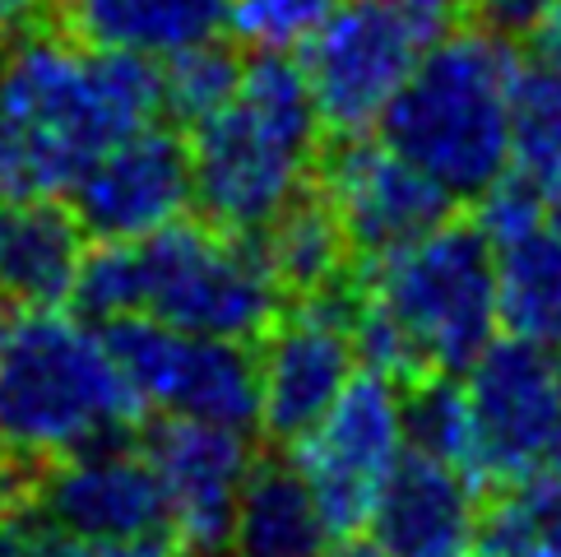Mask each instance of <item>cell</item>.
<instances>
[{
    "label": "cell",
    "mask_w": 561,
    "mask_h": 557,
    "mask_svg": "<svg viewBox=\"0 0 561 557\" xmlns=\"http://www.w3.org/2000/svg\"><path fill=\"white\" fill-rule=\"evenodd\" d=\"M163 116V66L61 24L0 43V195H66L103 149Z\"/></svg>",
    "instance_id": "cell-1"
},
{
    "label": "cell",
    "mask_w": 561,
    "mask_h": 557,
    "mask_svg": "<svg viewBox=\"0 0 561 557\" xmlns=\"http://www.w3.org/2000/svg\"><path fill=\"white\" fill-rule=\"evenodd\" d=\"M70 303L84 321L149 316L214 340H260L284 311L255 237L224 232L205 218H172L145 237L103 242L79 261Z\"/></svg>",
    "instance_id": "cell-2"
},
{
    "label": "cell",
    "mask_w": 561,
    "mask_h": 557,
    "mask_svg": "<svg viewBox=\"0 0 561 557\" xmlns=\"http://www.w3.org/2000/svg\"><path fill=\"white\" fill-rule=\"evenodd\" d=\"M496 330L492 242L478 224L440 218L423 237L376 255L357 284V357L394 382L459 376Z\"/></svg>",
    "instance_id": "cell-3"
},
{
    "label": "cell",
    "mask_w": 561,
    "mask_h": 557,
    "mask_svg": "<svg viewBox=\"0 0 561 557\" xmlns=\"http://www.w3.org/2000/svg\"><path fill=\"white\" fill-rule=\"evenodd\" d=\"M139 428L145 405L89 321L43 307L0 334V465L37 474Z\"/></svg>",
    "instance_id": "cell-4"
},
{
    "label": "cell",
    "mask_w": 561,
    "mask_h": 557,
    "mask_svg": "<svg viewBox=\"0 0 561 557\" xmlns=\"http://www.w3.org/2000/svg\"><path fill=\"white\" fill-rule=\"evenodd\" d=\"M515 66L506 37L450 29L390 98L380 139L450 201H478L515 168Z\"/></svg>",
    "instance_id": "cell-5"
},
{
    "label": "cell",
    "mask_w": 561,
    "mask_h": 557,
    "mask_svg": "<svg viewBox=\"0 0 561 557\" xmlns=\"http://www.w3.org/2000/svg\"><path fill=\"white\" fill-rule=\"evenodd\" d=\"M191 201L224 232H260L311 186L320 116L288 52L247 56L237 93L191 126Z\"/></svg>",
    "instance_id": "cell-6"
},
{
    "label": "cell",
    "mask_w": 561,
    "mask_h": 557,
    "mask_svg": "<svg viewBox=\"0 0 561 557\" xmlns=\"http://www.w3.org/2000/svg\"><path fill=\"white\" fill-rule=\"evenodd\" d=\"M98 334L145 409L232 432L260 428V372L251 344L172 330L149 316H112L98 321Z\"/></svg>",
    "instance_id": "cell-7"
},
{
    "label": "cell",
    "mask_w": 561,
    "mask_h": 557,
    "mask_svg": "<svg viewBox=\"0 0 561 557\" xmlns=\"http://www.w3.org/2000/svg\"><path fill=\"white\" fill-rule=\"evenodd\" d=\"M409 451L404 390L386 372H353L334 405L293 442V465L334 539L367 530L380 488Z\"/></svg>",
    "instance_id": "cell-8"
},
{
    "label": "cell",
    "mask_w": 561,
    "mask_h": 557,
    "mask_svg": "<svg viewBox=\"0 0 561 557\" xmlns=\"http://www.w3.org/2000/svg\"><path fill=\"white\" fill-rule=\"evenodd\" d=\"M427 47L404 0H339L297 61L320 130L367 135Z\"/></svg>",
    "instance_id": "cell-9"
},
{
    "label": "cell",
    "mask_w": 561,
    "mask_h": 557,
    "mask_svg": "<svg viewBox=\"0 0 561 557\" xmlns=\"http://www.w3.org/2000/svg\"><path fill=\"white\" fill-rule=\"evenodd\" d=\"M353 307L357 284L344 278L325 293L297 297V307L278 311L274 326L260 334L265 340V349L255 353L260 428L270 442L293 446L334 405V395L363 363L353 340Z\"/></svg>",
    "instance_id": "cell-10"
},
{
    "label": "cell",
    "mask_w": 561,
    "mask_h": 557,
    "mask_svg": "<svg viewBox=\"0 0 561 557\" xmlns=\"http://www.w3.org/2000/svg\"><path fill=\"white\" fill-rule=\"evenodd\" d=\"M465 376V405L473 428V474L515 484L552 465L557 436V353L529 340H492Z\"/></svg>",
    "instance_id": "cell-11"
},
{
    "label": "cell",
    "mask_w": 561,
    "mask_h": 557,
    "mask_svg": "<svg viewBox=\"0 0 561 557\" xmlns=\"http://www.w3.org/2000/svg\"><path fill=\"white\" fill-rule=\"evenodd\" d=\"M33 525L103 539H176L163 484L139 436L75 451L43 465L24 488Z\"/></svg>",
    "instance_id": "cell-12"
},
{
    "label": "cell",
    "mask_w": 561,
    "mask_h": 557,
    "mask_svg": "<svg viewBox=\"0 0 561 557\" xmlns=\"http://www.w3.org/2000/svg\"><path fill=\"white\" fill-rule=\"evenodd\" d=\"M66 205L84 237L126 242L182 218L191 205V145L172 122H153L103 149L70 182Z\"/></svg>",
    "instance_id": "cell-13"
},
{
    "label": "cell",
    "mask_w": 561,
    "mask_h": 557,
    "mask_svg": "<svg viewBox=\"0 0 561 557\" xmlns=\"http://www.w3.org/2000/svg\"><path fill=\"white\" fill-rule=\"evenodd\" d=\"M316 172L325 182V205L348 237V251L367 261L450 218V195L409 158H399L386 139L344 135V145L316 163Z\"/></svg>",
    "instance_id": "cell-14"
},
{
    "label": "cell",
    "mask_w": 561,
    "mask_h": 557,
    "mask_svg": "<svg viewBox=\"0 0 561 557\" xmlns=\"http://www.w3.org/2000/svg\"><path fill=\"white\" fill-rule=\"evenodd\" d=\"M247 436L251 432L168 413L139 428V442H145V455L153 461V474L168 497L176 544L191 557H214L228 544L237 492H242V479L255 461Z\"/></svg>",
    "instance_id": "cell-15"
},
{
    "label": "cell",
    "mask_w": 561,
    "mask_h": 557,
    "mask_svg": "<svg viewBox=\"0 0 561 557\" xmlns=\"http://www.w3.org/2000/svg\"><path fill=\"white\" fill-rule=\"evenodd\" d=\"M386 557H473L483 530V484L469 469L404 451L367 515Z\"/></svg>",
    "instance_id": "cell-16"
},
{
    "label": "cell",
    "mask_w": 561,
    "mask_h": 557,
    "mask_svg": "<svg viewBox=\"0 0 561 557\" xmlns=\"http://www.w3.org/2000/svg\"><path fill=\"white\" fill-rule=\"evenodd\" d=\"M84 261V228L61 195H0V293L10 303L43 311L75 293Z\"/></svg>",
    "instance_id": "cell-17"
},
{
    "label": "cell",
    "mask_w": 561,
    "mask_h": 557,
    "mask_svg": "<svg viewBox=\"0 0 561 557\" xmlns=\"http://www.w3.org/2000/svg\"><path fill=\"white\" fill-rule=\"evenodd\" d=\"M330 525L320 515L307 479L284 455L251 461L228 525V557H320L330 548Z\"/></svg>",
    "instance_id": "cell-18"
},
{
    "label": "cell",
    "mask_w": 561,
    "mask_h": 557,
    "mask_svg": "<svg viewBox=\"0 0 561 557\" xmlns=\"http://www.w3.org/2000/svg\"><path fill=\"white\" fill-rule=\"evenodd\" d=\"M232 0H61L56 24L89 47H122L163 61L224 37Z\"/></svg>",
    "instance_id": "cell-19"
},
{
    "label": "cell",
    "mask_w": 561,
    "mask_h": 557,
    "mask_svg": "<svg viewBox=\"0 0 561 557\" xmlns=\"http://www.w3.org/2000/svg\"><path fill=\"white\" fill-rule=\"evenodd\" d=\"M496 321L515 340L561 353V232L543 218L492 237Z\"/></svg>",
    "instance_id": "cell-20"
},
{
    "label": "cell",
    "mask_w": 561,
    "mask_h": 557,
    "mask_svg": "<svg viewBox=\"0 0 561 557\" xmlns=\"http://www.w3.org/2000/svg\"><path fill=\"white\" fill-rule=\"evenodd\" d=\"M255 237L260 255L274 274L278 293L293 297H311L325 293L348 278V237L339 228L334 209L325 205V195H297L288 209H278L274 218Z\"/></svg>",
    "instance_id": "cell-21"
},
{
    "label": "cell",
    "mask_w": 561,
    "mask_h": 557,
    "mask_svg": "<svg viewBox=\"0 0 561 557\" xmlns=\"http://www.w3.org/2000/svg\"><path fill=\"white\" fill-rule=\"evenodd\" d=\"M473 557H561V469L506 484V492L483 507Z\"/></svg>",
    "instance_id": "cell-22"
},
{
    "label": "cell",
    "mask_w": 561,
    "mask_h": 557,
    "mask_svg": "<svg viewBox=\"0 0 561 557\" xmlns=\"http://www.w3.org/2000/svg\"><path fill=\"white\" fill-rule=\"evenodd\" d=\"M515 168L538 191L561 182V47L515 66Z\"/></svg>",
    "instance_id": "cell-23"
},
{
    "label": "cell",
    "mask_w": 561,
    "mask_h": 557,
    "mask_svg": "<svg viewBox=\"0 0 561 557\" xmlns=\"http://www.w3.org/2000/svg\"><path fill=\"white\" fill-rule=\"evenodd\" d=\"M247 52L224 37L195 43L186 52L163 56V116L176 130L199 126L209 112H218L237 93Z\"/></svg>",
    "instance_id": "cell-24"
},
{
    "label": "cell",
    "mask_w": 561,
    "mask_h": 557,
    "mask_svg": "<svg viewBox=\"0 0 561 557\" xmlns=\"http://www.w3.org/2000/svg\"><path fill=\"white\" fill-rule=\"evenodd\" d=\"M404 432H409V451H423L432 461H446L473 474V428L459 376H423V382H413V390L404 395Z\"/></svg>",
    "instance_id": "cell-25"
},
{
    "label": "cell",
    "mask_w": 561,
    "mask_h": 557,
    "mask_svg": "<svg viewBox=\"0 0 561 557\" xmlns=\"http://www.w3.org/2000/svg\"><path fill=\"white\" fill-rule=\"evenodd\" d=\"M339 0H232L228 29L251 52H297Z\"/></svg>",
    "instance_id": "cell-26"
},
{
    "label": "cell",
    "mask_w": 561,
    "mask_h": 557,
    "mask_svg": "<svg viewBox=\"0 0 561 557\" xmlns=\"http://www.w3.org/2000/svg\"><path fill=\"white\" fill-rule=\"evenodd\" d=\"M176 539H103V534H70L33 525V557H176Z\"/></svg>",
    "instance_id": "cell-27"
},
{
    "label": "cell",
    "mask_w": 561,
    "mask_h": 557,
    "mask_svg": "<svg viewBox=\"0 0 561 557\" xmlns=\"http://www.w3.org/2000/svg\"><path fill=\"white\" fill-rule=\"evenodd\" d=\"M469 10L488 33L506 37V43L543 33L548 24V0H469Z\"/></svg>",
    "instance_id": "cell-28"
},
{
    "label": "cell",
    "mask_w": 561,
    "mask_h": 557,
    "mask_svg": "<svg viewBox=\"0 0 561 557\" xmlns=\"http://www.w3.org/2000/svg\"><path fill=\"white\" fill-rule=\"evenodd\" d=\"M0 557H33V521L24 497H0Z\"/></svg>",
    "instance_id": "cell-29"
},
{
    "label": "cell",
    "mask_w": 561,
    "mask_h": 557,
    "mask_svg": "<svg viewBox=\"0 0 561 557\" xmlns=\"http://www.w3.org/2000/svg\"><path fill=\"white\" fill-rule=\"evenodd\" d=\"M56 5L61 0H0V43L37 24H56Z\"/></svg>",
    "instance_id": "cell-30"
},
{
    "label": "cell",
    "mask_w": 561,
    "mask_h": 557,
    "mask_svg": "<svg viewBox=\"0 0 561 557\" xmlns=\"http://www.w3.org/2000/svg\"><path fill=\"white\" fill-rule=\"evenodd\" d=\"M320 557H386V553H380L371 539L363 544V539H353V534H344V539H339V544L330 539V548L320 553Z\"/></svg>",
    "instance_id": "cell-31"
},
{
    "label": "cell",
    "mask_w": 561,
    "mask_h": 557,
    "mask_svg": "<svg viewBox=\"0 0 561 557\" xmlns=\"http://www.w3.org/2000/svg\"><path fill=\"white\" fill-rule=\"evenodd\" d=\"M543 37L552 47H561V0H548V24H543Z\"/></svg>",
    "instance_id": "cell-32"
},
{
    "label": "cell",
    "mask_w": 561,
    "mask_h": 557,
    "mask_svg": "<svg viewBox=\"0 0 561 557\" xmlns=\"http://www.w3.org/2000/svg\"><path fill=\"white\" fill-rule=\"evenodd\" d=\"M552 461L561 465V357H557V436H552Z\"/></svg>",
    "instance_id": "cell-33"
},
{
    "label": "cell",
    "mask_w": 561,
    "mask_h": 557,
    "mask_svg": "<svg viewBox=\"0 0 561 557\" xmlns=\"http://www.w3.org/2000/svg\"><path fill=\"white\" fill-rule=\"evenodd\" d=\"M5 330H10V297L0 293V334H5Z\"/></svg>",
    "instance_id": "cell-34"
},
{
    "label": "cell",
    "mask_w": 561,
    "mask_h": 557,
    "mask_svg": "<svg viewBox=\"0 0 561 557\" xmlns=\"http://www.w3.org/2000/svg\"><path fill=\"white\" fill-rule=\"evenodd\" d=\"M548 224H552V228H557V232H561V195H557V205H552V209H548Z\"/></svg>",
    "instance_id": "cell-35"
}]
</instances>
